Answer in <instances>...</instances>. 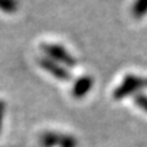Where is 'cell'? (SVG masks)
<instances>
[{
  "instance_id": "cell-6",
  "label": "cell",
  "mask_w": 147,
  "mask_h": 147,
  "mask_svg": "<svg viewBox=\"0 0 147 147\" xmlns=\"http://www.w3.org/2000/svg\"><path fill=\"white\" fill-rule=\"evenodd\" d=\"M18 4L16 0H0V10L6 13L16 12Z\"/></svg>"
},
{
  "instance_id": "cell-5",
  "label": "cell",
  "mask_w": 147,
  "mask_h": 147,
  "mask_svg": "<svg viewBox=\"0 0 147 147\" xmlns=\"http://www.w3.org/2000/svg\"><path fill=\"white\" fill-rule=\"evenodd\" d=\"M132 15L136 18L147 15V0H136L132 5Z\"/></svg>"
},
{
  "instance_id": "cell-4",
  "label": "cell",
  "mask_w": 147,
  "mask_h": 147,
  "mask_svg": "<svg viewBox=\"0 0 147 147\" xmlns=\"http://www.w3.org/2000/svg\"><path fill=\"white\" fill-rule=\"evenodd\" d=\"M93 86V79L91 76H81L79 77L72 86V94L76 98H82L91 91Z\"/></svg>"
},
{
  "instance_id": "cell-1",
  "label": "cell",
  "mask_w": 147,
  "mask_h": 147,
  "mask_svg": "<svg viewBox=\"0 0 147 147\" xmlns=\"http://www.w3.org/2000/svg\"><path fill=\"white\" fill-rule=\"evenodd\" d=\"M147 87V77H141L136 75H126L120 85H119L113 92V97L115 99H121L129 94L141 88Z\"/></svg>"
},
{
  "instance_id": "cell-2",
  "label": "cell",
  "mask_w": 147,
  "mask_h": 147,
  "mask_svg": "<svg viewBox=\"0 0 147 147\" xmlns=\"http://www.w3.org/2000/svg\"><path fill=\"white\" fill-rule=\"evenodd\" d=\"M42 50L48 58L53 59L54 61L59 64H63V65L66 66H74L76 64V59L60 44H52V43L43 44Z\"/></svg>"
},
{
  "instance_id": "cell-8",
  "label": "cell",
  "mask_w": 147,
  "mask_h": 147,
  "mask_svg": "<svg viewBox=\"0 0 147 147\" xmlns=\"http://www.w3.org/2000/svg\"><path fill=\"white\" fill-rule=\"evenodd\" d=\"M4 114H5V102L0 99V130H1V125H3Z\"/></svg>"
},
{
  "instance_id": "cell-3",
  "label": "cell",
  "mask_w": 147,
  "mask_h": 147,
  "mask_svg": "<svg viewBox=\"0 0 147 147\" xmlns=\"http://www.w3.org/2000/svg\"><path fill=\"white\" fill-rule=\"evenodd\" d=\"M39 65L42 66L43 70L49 72L50 75H53L55 79L60 80V81H67L70 80L71 74L61 64H59L57 61H54L53 59H50L48 57H43L39 59Z\"/></svg>"
},
{
  "instance_id": "cell-7",
  "label": "cell",
  "mask_w": 147,
  "mask_h": 147,
  "mask_svg": "<svg viewBox=\"0 0 147 147\" xmlns=\"http://www.w3.org/2000/svg\"><path fill=\"white\" fill-rule=\"evenodd\" d=\"M136 103L139 104L144 110H146V112H147V97H146V96H142V94L137 96V97H136Z\"/></svg>"
}]
</instances>
